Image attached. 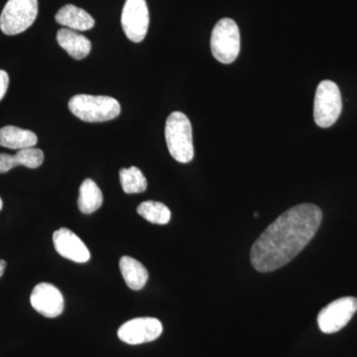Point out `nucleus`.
I'll return each instance as SVG.
<instances>
[{"label":"nucleus","instance_id":"nucleus-20","mask_svg":"<svg viewBox=\"0 0 357 357\" xmlns=\"http://www.w3.org/2000/svg\"><path fill=\"white\" fill-rule=\"evenodd\" d=\"M9 76L6 70H0V100L6 96L7 89H8Z\"/></svg>","mask_w":357,"mask_h":357},{"label":"nucleus","instance_id":"nucleus-21","mask_svg":"<svg viewBox=\"0 0 357 357\" xmlns=\"http://www.w3.org/2000/svg\"><path fill=\"white\" fill-rule=\"evenodd\" d=\"M6 262L4 260H0V278H1L2 275L4 274V271H6Z\"/></svg>","mask_w":357,"mask_h":357},{"label":"nucleus","instance_id":"nucleus-18","mask_svg":"<svg viewBox=\"0 0 357 357\" xmlns=\"http://www.w3.org/2000/svg\"><path fill=\"white\" fill-rule=\"evenodd\" d=\"M119 178L123 191L126 194H139L146 191L147 180L137 167L121 169Z\"/></svg>","mask_w":357,"mask_h":357},{"label":"nucleus","instance_id":"nucleus-16","mask_svg":"<svg viewBox=\"0 0 357 357\" xmlns=\"http://www.w3.org/2000/svg\"><path fill=\"white\" fill-rule=\"evenodd\" d=\"M119 268L126 285L134 291L141 290L146 285L149 274L144 265L130 257L123 256L119 261Z\"/></svg>","mask_w":357,"mask_h":357},{"label":"nucleus","instance_id":"nucleus-14","mask_svg":"<svg viewBox=\"0 0 357 357\" xmlns=\"http://www.w3.org/2000/svg\"><path fill=\"white\" fill-rule=\"evenodd\" d=\"M55 20L58 24L65 26L75 31H86L96 24V21L91 15L84 9L73 4H67L62 7L56 14Z\"/></svg>","mask_w":357,"mask_h":357},{"label":"nucleus","instance_id":"nucleus-1","mask_svg":"<svg viewBox=\"0 0 357 357\" xmlns=\"http://www.w3.org/2000/svg\"><path fill=\"white\" fill-rule=\"evenodd\" d=\"M321 220V208L312 204H298L282 213L253 244L251 264L262 273L288 264L316 236Z\"/></svg>","mask_w":357,"mask_h":357},{"label":"nucleus","instance_id":"nucleus-13","mask_svg":"<svg viewBox=\"0 0 357 357\" xmlns=\"http://www.w3.org/2000/svg\"><path fill=\"white\" fill-rule=\"evenodd\" d=\"M58 44L75 60L88 57L91 50V41L84 35L69 28H63L57 33Z\"/></svg>","mask_w":357,"mask_h":357},{"label":"nucleus","instance_id":"nucleus-17","mask_svg":"<svg viewBox=\"0 0 357 357\" xmlns=\"http://www.w3.org/2000/svg\"><path fill=\"white\" fill-rule=\"evenodd\" d=\"M103 203L102 192L98 185L91 178H86L79 187L77 206L79 211L86 215L95 213Z\"/></svg>","mask_w":357,"mask_h":357},{"label":"nucleus","instance_id":"nucleus-8","mask_svg":"<svg viewBox=\"0 0 357 357\" xmlns=\"http://www.w3.org/2000/svg\"><path fill=\"white\" fill-rule=\"evenodd\" d=\"M149 20L146 0H126L121 14V25L130 41L139 43L144 40Z\"/></svg>","mask_w":357,"mask_h":357},{"label":"nucleus","instance_id":"nucleus-19","mask_svg":"<svg viewBox=\"0 0 357 357\" xmlns=\"http://www.w3.org/2000/svg\"><path fill=\"white\" fill-rule=\"evenodd\" d=\"M138 215L155 225H167L171 220V211L159 202H143L137 208Z\"/></svg>","mask_w":357,"mask_h":357},{"label":"nucleus","instance_id":"nucleus-9","mask_svg":"<svg viewBox=\"0 0 357 357\" xmlns=\"http://www.w3.org/2000/svg\"><path fill=\"white\" fill-rule=\"evenodd\" d=\"M163 333V326L155 318H136L126 321L117 331L121 342L136 345L157 340Z\"/></svg>","mask_w":357,"mask_h":357},{"label":"nucleus","instance_id":"nucleus-7","mask_svg":"<svg viewBox=\"0 0 357 357\" xmlns=\"http://www.w3.org/2000/svg\"><path fill=\"white\" fill-rule=\"evenodd\" d=\"M357 312V299L354 297L340 298L324 307L318 316L319 330L325 333L340 332L351 321Z\"/></svg>","mask_w":357,"mask_h":357},{"label":"nucleus","instance_id":"nucleus-10","mask_svg":"<svg viewBox=\"0 0 357 357\" xmlns=\"http://www.w3.org/2000/svg\"><path fill=\"white\" fill-rule=\"evenodd\" d=\"M30 303L35 311L46 318H57L64 311V297L55 286L40 283L33 289Z\"/></svg>","mask_w":357,"mask_h":357},{"label":"nucleus","instance_id":"nucleus-5","mask_svg":"<svg viewBox=\"0 0 357 357\" xmlns=\"http://www.w3.org/2000/svg\"><path fill=\"white\" fill-rule=\"evenodd\" d=\"M342 100L337 84L333 81L321 82L314 96V119L317 126L328 128L337 122L342 114Z\"/></svg>","mask_w":357,"mask_h":357},{"label":"nucleus","instance_id":"nucleus-6","mask_svg":"<svg viewBox=\"0 0 357 357\" xmlns=\"http://www.w3.org/2000/svg\"><path fill=\"white\" fill-rule=\"evenodd\" d=\"M38 15V0H8L0 15V29L13 36L26 31Z\"/></svg>","mask_w":357,"mask_h":357},{"label":"nucleus","instance_id":"nucleus-2","mask_svg":"<svg viewBox=\"0 0 357 357\" xmlns=\"http://www.w3.org/2000/svg\"><path fill=\"white\" fill-rule=\"evenodd\" d=\"M167 146L171 156L180 163H189L194 158L192 124L187 115L174 112L167 119L165 126Z\"/></svg>","mask_w":357,"mask_h":357},{"label":"nucleus","instance_id":"nucleus-22","mask_svg":"<svg viewBox=\"0 0 357 357\" xmlns=\"http://www.w3.org/2000/svg\"><path fill=\"white\" fill-rule=\"evenodd\" d=\"M2 206H3V203H2V199L0 198V211L2 210Z\"/></svg>","mask_w":357,"mask_h":357},{"label":"nucleus","instance_id":"nucleus-12","mask_svg":"<svg viewBox=\"0 0 357 357\" xmlns=\"http://www.w3.org/2000/svg\"><path fill=\"white\" fill-rule=\"evenodd\" d=\"M44 153L38 148L18 150L15 155L0 153V174L8 172L16 166L36 169L43 164Z\"/></svg>","mask_w":357,"mask_h":357},{"label":"nucleus","instance_id":"nucleus-15","mask_svg":"<svg viewBox=\"0 0 357 357\" xmlns=\"http://www.w3.org/2000/svg\"><path fill=\"white\" fill-rule=\"evenodd\" d=\"M38 142L36 134L16 126H7L0 129V146L21 150L34 147Z\"/></svg>","mask_w":357,"mask_h":357},{"label":"nucleus","instance_id":"nucleus-11","mask_svg":"<svg viewBox=\"0 0 357 357\" xmlns=\"http://www.w3.org/2000/svg\"><path fill=\"white\" fill-rule=\"evenodd\" d=\"M56 251L66 258L77 263L88 262L91 258L89 248L75 232L68 229L56 230L53 234Z\"/></svg>","mask_w":357,"mask_h":357},{"label":"nucleus","instance_id":"nucleus-3","mask_svg":"<svg viewBox=\"0 0 357 357\" xmlns=\"http://www.w3.org/2000/svg\"><path fill=\"white\" fill-rule=\"evenodd\" d=\"M70 112L86 122L112 121L121 114V105L105 96L77 95L69 102Z\"/></svg>","mask_w":357,"mask_h":357},{"label":"nucleus","instance_id":"nucleus-4","mask_svg":"<svg viewBox=\"0 0 357 357\" xmlns=\"http://www.w3.org/2000/svg\"><path fill=\"white\" fill-rule=\"evenodd\" d=\"M211 49L213 57L222 64H231L241 52V33L236 21L223 18L211 33Z\"/></svg>","mask_w":357,"mask_h":357}]
</instances>
